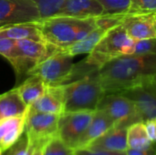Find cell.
<instances>
[{
    "mask_svg": "<svg viewBox=\"0 0 156 155\" xmlns=\"http://www.w3.org/2000/svg\"><path fill=\"white\" fill-rule=\"evenodd\" d=\"M97 110L106 112L113 120L116 127L128 128L133 123L143 122L135 103L119 93L105 94Z\"/></svg>",
    "mask_w": 156,
    "mask_h": 155,
    "instance_id": "cell-7",
    "label": "cell"
},
{
    "mask_svg": "<svg viewBox=\"0 0 156 155\" xmlns=\"http://www.w3.org/2000/svg\"><path fill=\"white\" fill-rule=\"evenodd\" d=\"M127 155H156V143H154L152 146L144 150H130L126 152Z\"/></svg>",
    "mask_w": 156,
    "mask_h": 155,
    "instance_id": "cell-32",
    "label": "cell"
},
{
    "mask_svg": "<svg viewBox=\"0 0 156 155\" xmlns=\"http://www.w3.org/2000/svg\"><path fill=\"white\" fill-rule=\"evenodd\" d=\"M122 26L130 38L142 40L156 37L154 14L128 15L122 21Z\"/></svg>",
    "mask_w": 156,
    "mask_h": 155,
    "instance_id": "cell-11",
    "label": "cell"
},
{
    "mask_svg": "<svg viewBox=\"0 0 156 155\" xmlns=\"http://www.w3.org/2000/svg\"><path fill=\"white\" fill-rule=\"evenodd\" d=\"M36 149H34L27 142V137L20 138L19 141L15 143L7 152V155H32Z\"/></svg>",
    "mask_w": 156,
    "mask_h": 155,
    "instance_id": "cell-29",
    "label": "cell"
},
{
    "mask_svg": "<svg viewBox=\"0 0 156 155\" xmlns=\"http://www.w3.org/2000/svg\"><path fill=\"white\" fill-rule=\"evenodd\" d=\"M95 111L64 112L58 121V136L69 147L76 150L79 141L90 122Z\"/></svg>",
    "mask_w": 156,
    "mask_h": 155,
    "instance_id": "cell-8",
    "label": "cell"
},
{
    "mask_svg": "<svg viewBox=\"0 0 156 155\" xmlns=\"http://www.w3.org/2000/svg\"><path fill=\"white\" fill-rule=\"evenodd\" d=\"M97 71L62 85L64 112L97 111L100 101L105 95L97 77Z\"/></svg>",
    "mask_w": 156,
    "mask_h": 155,
    "instance_id": "cell-3",
    "label": "cell"
},
{
    "mask_svg": "<svg viewBox=\"0 0 156 155\" xmlns=\"http://www.w3.org/2000/svg\"><path fill=\"white\" fill-rule=\"evenodd\" d=\"M46 89L47 85L44 81L35 75H29L25 81L16 88L22 100L28 107L45 92Z\"/></svg>",
    "mask_w": 156,
    "mask_h": 155,
    "instance_id": "cell-21",
    "label": "cell"
},
{
    "mask_svg": "<svg viewBox=\"0 0 156 155\" xmlns=\"http://www.w3.org/2000/svg\"><path fill=\"white\" fill-rule=\"evenodd\" d=\"M38 23L39 22H30L5 25L0 27V36L15 40L31 39L35 41H44Z\"/></svg>",
    "mask_w": 156,
    "mask_h": 155,
    "instance_id": "cell-18",
    "label": "cell"
},
{
    "mask_svg": "<svg viewBox=\"0 0 156 155\" xmlns=\"http://www.w3.org/2000/svg\"><path fill=\"white\" fill-rule=\"evenodd\" d=\"M134 40L130 38L120 24L107 31L95 48L85 58V62L99 69L106 62L124 55H132Z\"/></svg>",
    "mask_w": 156,
    "mask_h": 155,
    "instance_id": "cell-4",
    "label": "cell"
},
{
    "mask_svg": "<svg viewBox=\"0 0 156 155\" xmlns=\"http://www.w3.org/2000/svg\"><path fill=\"white\" fill-rule=\"evenodd\" d=\"M32 155H42V149H37L34 152Z\"/></svg>",
    "mask_w": 156,
    "mask_h": 155,
    "instance_id": "cell-33",
    "label": "cell"
},
{
    "mask_svg": "<svg viewBox=\"0 0 156 155\" xmlns=\"http://www.w3.org/2000/svg\"><path fill=\"white\" fill-rule=\"evenodd\" d=\"M156 54V37L134 40L132 55Z\"/></svg>",
    "mask_w": 156,
    "mask_h": 155,
    "instance_id": "cell-28",
    "label": "cell"
},
{
    "mask_svg": "<svg viewBox=\"0 0 156 155\" xmlns=\"http://www.w3.org/2000/svg\"><path fill=\"white\" fill-rule=\"evenodd\" d=\"M74 155H127L126 153L110 152V151H101V150H90L86 148L76 149Z\"/></svg>",
    "mask_w": 156,
    "mask_h": 155,
    "instance_id": "cell-30",
    "label": "cell"
},
{
    "mask_svg": "<svg viewBox=\"0 0 156 155\" xmlns=\"http://www.w3.org/2000/svg\"><path fill=\"white\" fill-rule=\"evenodd\" d=\"M75 150L66 145L58 136L50 139L42 148V155H74Z\"/></svg>",
    "mask_w": 156,
    "mask_h": 155,
    "instance_id": "cell-24",
    "label": "cell"
},
{
    "mask_svg": "<svg viewBox=\"0 0 156 155\" xmlns=\"http://www.w3.org/2000/svg\"><path fill=\"white\" fill-rule=\"evenodd\" d=\"M0 55H2L11 64H13L18 56L16 40L0 36Z\"/></svg>",
    "mask_w": 156,
    "mask_h": 155,
    "instance_id": "cell-26",
    "label": "cell"
},
{
    "mask_svg": "<svg viewBox=\"0 0 156 155\" xmlns=\"http://www.w3.org/2000/svg\"><path fill=\"white\" fill-rule=\"evenodd\" d=\"M156 13V0H130L128 15H148Z\"/></svg>",
    "mask_w": 156,
    "mask_h": 155,
    "instance_id": "cell-25",
    "label": "cell"
},
{
    "mask_svg": "<svg viewBox=\"0 0 156 155\" xmlns=\"http://www.w3.org/2000/svg\"><path fill=\"white\" fill-rule=\"evenodd\" d=\"M39 21V11L33 0H0V23L12 25Z\"/></svg>",
    "mask_w": 156,
    "mask_h": 155,
    "instance_id": "cell-9",
    "label": "cell"
},
{
    "mask_svg": "<svg viewBox=\"0 0 156 155\" xmlns=\"http://www.w3.org/2000/svg\"><path fill=\"white\" fill-rule=\"evenodd\" d=\"M60 115L31 111L28 109L25 132L28 143L36 150L42 149L46 143L58 135Z\"/></svg>",
    "mask_w": 156,
    "mask_h": 155,
    "instance_id": "cell-6",
    "label": "cell"
},
{
    "mask_svg": "<svg viewBox=\"0 0 156 155\" xmlns=\"http://www.w3.org/2000/svg\"><path fill=\"white\" fill-rule=\"evenodd\" d=\"M86 149L126 153L127 145V128L113 127L92 142Z\"/></svg>",
    "mask_w": 156,
    "mask_h": 155,
    "instance_id": "cell-15",
    "label": "cell"
},
{
    "mask_svg": "<svg viewBox=\"0 0 156 155\" xmlns=\"http://www.w3.org/2000/svg\"><path fill=\"white\" fill-rule=\"evenodd\" d=\"M144 123L150 141L156 143V118L147 120L144 122Z\"/></svg>",
    "mask_w": 156,
    "mask_h": 155,
    "instance_id": "cell-31",
    "label": "cell"
},
{
    "mask_svg": "<svg viewBox=\"0 0 156 155\" xmlns=\"http://www.w3.org/2000/svg\"><path fill=\"white\" fill-rule=\"evenodd\" d=\"M28 106L25 104L16 88L0 95V120L26 113Z\"/></svg>",
    "mask_w": 156,
    "mask_h": 155,
    "instance_id": "cell-20",
    "label": "cell"
},
{
    "mask_svg": "<svg viewBox=\"0 0 156 155\" xmlns=\"http://www.w3.org/2000/svg\"><path fill=\"white\" fill-rule=\"evenodd\" d=\"M154 144L150 141L144 122L133 123L127 128V145L130 150H144Z\"/></svg>",
    "mask_w": 156,
    "mask_h": 155,
    "instance_id": "cell-22",
    "label": "cell"
},
{
    "mask_svg": "<svg viewBox=\"0 0 156 155\" xmlns=\"http://www.w3.org/2000/svg\"><path fill=\"white\" fill-rule=\"evenodd\" d=\"M38 24L44 41L58 48H64L80 40L97 28L95 18L53 16L43 19Z\"/></svg>",
    "mask_w": 156,
    "mask_h": 155,
    "instance_id": "cell-2",
    "label": "cell"
},
{
    "mask_svg": "<svg viewBox=\"0 0 156 155\" xmlns=\"http://www.w3.org/2000/svg\"><path fill=\"white\" fill-rule=\"evenodd\" d=\"M103 15L104 8L97 0H66L60 12L56 16L88 19Z\"/></svg>",
    "mask_w": 156,
    "mask_h": 155,
    "instance_id": "cell-13",
    "label": "cell"
},
{
    "mask_svg": "<svg viewBox=\"0 0 156 155\" xmlns=\"http://www.w3.org/2000/svg\"><path fill=\"white\" fill-rule=\"evenodd\" d=\"M16 48L19 56L29 59L36 65L58 49V48L45 41H35L31 39H17Z\"/></svg>",
    "mask_w": 156,
    "mask_h": 155,
    "instance_id": "cell-17",
    "label": "cell"
},
{
    "mask_svg": "<svg viewBox=\"0 0 156 155\" xmlns=\"http://www.w3.org/2000/svg\"><path fill=\"white\" fill-rule=\"evenodd\" d=\"M113 127H115V122L113 120L103 111L97 110L94 112L91 122L80 137L77 149L86 148L92 142Z\"/></svg>",
    "mask_w": 156,
    "mask_h": 155,
    "instance_id": "cell-16",
    "label": "cell"
},
{
    "mask_svg": "<svg viewBox=\"0 0 156 155\" xmlns=\"http://www.w3.org/2000/svg\"><path fill=\"white\" fill-rule=\"evenodd\" d=\"M73 57L58 48L50 56L37 64L27 74L40 78L47 86H60L72 80Z\"/></svg>",
    "mask_w": 156,
    "mask_h": 155,
    "instance_id": "cell-5",
    "label": "cell"
},
{
    "mask_svg": "<svg viewBox=\"0 0 156 155\" xmlns=\"http://www.w3.org/2000/svg\"><path fill=\"white\" fill-rule=\"evenodd\" d=\"M28 109L31 111L61 115L64 113L63 86H47L45 92Z\"/></svg>",
    "mask_w": 156,
    "mask_h": 155,
    "instance_id": "cell-14",
    "label": "cell"
},
{
    "mask_svg": "<svg viewBox=\"0 0 156 155\" xmlns=\"http://www.w3.org/2000/svg\"><path fill=\"white\" fill-rule=\"evenodd\" d=\"M108 30L109 29L97 27L80 40L76 41L73 44L60 49L71 57H75L81 54H90L95 48L98 43L101 40V38L105 36Z\"/></svg>",
    "mask_w": 156,
    "mask_h": 155,
    "instance_id": "cell-19",
    "label": "cell"
},
{
    "mask_svg": "<svg viewBox=\"0 0 156 155\" xmlns=\"http://www.w3.org/2000/svg\"><path fill=\"white\" fill-rule=\"evenodd\" d=\"M5 26V25H4V24H2V23H0V27H1V26Z\"/></svg>",
    "mask_w": 156,
    "mask_h": 155,
    "instance_id": "cell-35",
    "label": "cell"
},
{
    "mask_svg": "<svg viewBox=\"0 0 156 155\" xmlns=\"http://www.w3.org/2000/svg\"><path fill=\"white\" fill-rule=\"evenodd\" d=\"M156 76V54L124 55L103 64L97 77L105 94L121 93Z\"/></svg>",
    "mask_w": 156,
    "mask_h": 155,
    "instance_id": "cell-1",
    "label": "cell"
},
{
    "mask_svg": "<svg viewBox=\"0 0 156 155\" xmlns=\"http://www.w3.org/2000/svg\"><path fill=\"white\" fill-rule=\"evenodd\" d=\"M154 26H155V30H156V13L154 14Z\"/></svg>",
    "mask_w": 156,
    "mask_h": 155,
    "instance_id": "cell-34",
    "label": "cell"
},
{
    "mask_svg": "<svg viewBox=\"0 0 156 155\" xmlns=\"http://www.w3.org/2000/svg\"><path fill=\"white\" fill-rule=\"evenodd\" d=\"M104 8V15L125 14L130 0H97Z\"/></svg>",
    "mask_w": 156,
    "mask_h": 155,
    "instance_id": "cell-27",
    "label": "cell"
},
{
    "mask_svg": "<svg viewBox=\"0 0 156 155\" xmlns=\"http://www.w3.org/2000/svg\"><path fill=\"white\" fill-rule=\"evenodd\" d=\"M27 111L18 116L0 120V152L2 153L7 152L21 138L25 132Z\"/></svg>",
    "mask_w": 156,
    "mask_h": 155,
    "instance_id": "cell-12",
    "label": "cell"
},
{
    "mask_svg": "<svg viewBox=\"0 0 156 155\" xmlns=\"http://www.w3.org/2000/svg\"><path fill=\"white\" fill-rule=\"evenodd\" d=\"M119 94L135 103L143 122L156 118V76Z\"/></svg>",
    "mask_w": 156,
    "mask_h": 155,
    "instance_id": "cell-10",
    "label": "cell"
},
{
    "mask_svg": "<svg viewBox=\"0 0 156 155\" xmlns=\"http://www.w3.org/2000/svg\"><path fill=\"white\" fill-rule=\"evenodd\" d=\"M66 0H33L38 8L41 20L56 16Z\"/></svg>",
    "mask_w": 156,
    "mask_h": 155,
    "instance_id": "cell-23",
    "label": "cell"
}]
</instances>
